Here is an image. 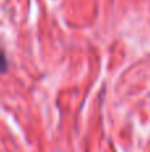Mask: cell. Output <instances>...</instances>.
<instances>
[{
    "label": "cell",
    "mask_w": 150,
    "mask_h": 152,
    "mask_svg": "<svg viewBox=\"0 0 150 152\" xmlns=\"http://www.w3.org/2000/svg\"><path fill=\"white\" fill-rule=\"evenodd\" d=\"M8 68V60L3 50H0V74H4Z\"/></svg>",
    "instance_id": "cell-1"
}]
</instances>
